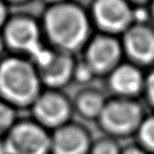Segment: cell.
I'll use <instances>...</instances> for the list:
<instances>
[{"label": "cell", "instance_id": "1", "mask_svg": "<svg viewBox=\"0 0 154 154\" xmlns=\"http://www.w3.org/2000/svg\"><path fill=\"white\" fill-rule=\"evenodd\" d=\"M43 90L34 62L21 55L0 61V98L16 109L32 106Z\"/></svg>", "mask_w": 154, "mask_h": 154}, {"label": "cell", "instance_id": "2", "mask_svg": "<svg viewBox=\"0 0 154 154\" xmlns=\"http://www.w3.org/2000/svg\"><path fill=\"white\" fill-rule=\"evenodd\" d=\"M48 38L58 51L73 54L89 41L90 26L85 12L76 5L58 3L45 17Z\"/></svg>", "mask_w": 154, "mask_h": 154}, {"label": "cell", "instance_id": "3", "mask_svg": "<svg viewBox=\"0 0 154 154\" xmlns=\"http://www.w3.org/2000/svg\"><path fill=\"white\" fill-rule=\"evenodd\" d=\"M145 117L143 107L136 98L114 96L107 99L97 122L107 136L117 139L136 135Z\"/></svg>", "mask_w": 154, "mask_h": 154}, {"label": "cell", "instance_id": "4", "mask_svg": "<svg viewBox=\"0 0 154 154\" xmlns=\"http://www.w3.org/2000/svg\"><path fill=\"white\" fill-rule=\"evenodd\" d=\"M1 141L5 154H51V131L32 117L17 119Z\"/></svg>", "mask_w": 154, "mask_h": 154}, {"label": "cell", "instance_id": "5", "mask_svg": "<svg viewBox=\"0 0 154 154\" xmlns=\"http://www.w3.org/2000/svg\"><path fill=\"white\" fill-rule=\"evenodd\" d=\"M32 118L48 130L53 131L71 122L73 103L61 90L43 88L30 107Z\"/></svg>", "mask_w": 154, "mask_h": 154}, {"label": "cell", "instance_id": "6", "mask_svg": "<svg viewBox=\"0 0 154 154\" xmlns=\"http://www.w3.org/2000/svg\"><path fill=\"white\" fill-rule=\"evenodd\" d=\"M34 62L43 88L61 90L74 79L76 62L73 54L47 49Z\"/></svg>", "mask_w": 154, "mask_h": 154}, {"label": "cell", "instance_id": "7", "mask_svg": "<svg viewBox=\"0 0 154 154\" xmlns=\"http://www.w3.org/2000/svg\"><path fill=\"white\" fill-rule=\"evenodd\" d=\"M2 36L5 47L23 54L32 61L48 49L41 42L38 26L30 18L18 17L8 22Z\"/></svg>", "mask_w": 154, "mask_h": 154}, {"label": "cell", "instance_id": "8", "mask_svg": "<svg viewBox=\"0 0 154 154\" xmlns=\"http://www.w3.org/2000/svg\"><path fill=\"white\" fill-rule=\"evenodd\" d=\"M122 42L112 35L97 36L88 41L85 51L84 61L96 76H108L124 57Z\"/></svg>", "mask_w": 154, "mask_h": 154}, {"label": "cell", "instance_id": "9", "mask_svg": "<svg viewBox=\"0 0 154 154\" xmlns=\"http://www.w3.org/2000/svg\"><path fill=\"white\" fill-rule=\"evenodd\" d=\"M92 143L88 129L72 120L51 131V154H89Z\"/></svg>", "mask_w": 154, "mask_h": 154}, {"label": "cell", "instance_id": "10", "mask_svg": "<svg viewBox=\"0 0 154 154\" xmlns=\"http://www.w3.org/2000/svg\"><path fill=\"white\" fill-rule=\"evenodd\" d=\"M122 47L128 61L143 69L154 64V33L147 26H130L124 34Z\"/></svg>", "mask_w": 154, "mask_h": 154}, {"label": "cell", "instance_id": "11", "mask_svg": "<svg viewBox=\"0 0 154 154\" xmlns=\"http://www.w3.org/2000/svg\"><path fill=\"white\" fill-rule=\"evenodd\" d=\"M107 78L109 88L114 96L136 98L143 92L146 73L143 68L130 61L118 64Z\"/></svg>", "mask_w": 154, "mask_h": 154}, {"label": "cell", "instance_id": "12", "mask_svg": "<svg viewBox=\"0 0 154 154\" xmlns=\"http://www.w3.org/2000/svg\"><path fill=\"white\" fill-rule=\"evenodd\" d=\"M97 24L109 35L126 32L130 28L133 12L125 0H97L94 7Z\"/></svg>", "mask_w": 154, "mask_h": 154}, {"label": "cell", "instance_id": "13", "mask_svg": "<svg viewBox=\"0 0 154 154\" xmlns=\"http://www.w3.org/2000/svg\"><path fill=\"white\" fill-rule=\"evenodd\" d=\"M107 97L95 88H86L77 93L72 100L73 109L87 120H97L107 103Z\"/></svg>", "mask_w": 154, "mask_h": 154}, {"label": "cell", "instance_id": "14", "mask_svg": "<svg viewBox=\"0 0 154 154\" xmlns=\"http://www.w3.org/2000/svg\"><path fill=\"white\" fill-rule=\"evenodd\" d=\"M135 136L138 145L149 154H154V113L146 115Z\"/></svg>", "mask_w": 154, "mask_h": 154}, {"label": "cell", "instance_id": "15", "mask_svg": "<svg viewBox=\"0 0 154 154\" xmlns=\"http://www.w3.org/2000/svg\"><path fill=\"white\" fill-rule=\"evenodd\" d=\"M17 109L0 98V139L17 122Z\"/></svg>", "mask_w": 154, "mask_h": 154}, {"label": "cell", "instance_id": "16", "mask_svg": "<svg viewBox=\"0 0 154 154\" xmlns=\"http://www.w3.org/2000/svg\"><path fill=\"white\" fill-rule=\"evenodd\" d=\"M122 147L115 138L103 136L98 139H93L89 154H120Z\"/></svg>", "mask_w": 154, "mask_h": 154}, {"label": "cell", "instance_id": "17", "mask_svg": "<svg viewBox=\"0 0 154 154\" xmlns=\"http://www.w3.org/2000/svg\"><path fill=\"white\" fill-rule=\"evenodd\" d=\"M94 77V73L87 66V63L84 60L82 62H76L74 71V79L73 80L79 82V84H88Z\"/></svg>", "mask_w": 154, "mask_h": 154}, {"label": "cell", "instance_id": "18", "mask_svg": "<svg viewBox=\"0 0 154 154\" xmlns=\"http://www.w3.org/2000/svg\"><path fill=\"white\" fill-rule=\"evenodd\" d=\"M143 95L145 96L148 105L154 110V66L146 74Z\"/></svg>", "mask_w": 154, "mask_h": 154}, {"label": "cell", "instance_id": "19", "mask_svg": "<svg viewBox=\"0 0 154 154\" xmlns=\"http://www.w3.org/2000/svg\"><path fill=\"white\" fill-rule=\"evenodd\" d=\"M120 154H149L138 143H131L126 147H122Z\"/></svg>", "mask_w": 154, "mask_h": 154}, {"label": "cell", "instance_id": "20", "mask_svg": "<svg viewBox=\"0 0 154 154\" xmlns=\"http://www.w3.org/2000/svg\"><path fill=\"white\" fill-rule=\"evenodd\" d=\"M5 19H7V9L2 1L0 0V28L5 23Z\"/></svg>", "mask_w": 154, "mask_h": 154}, {"label": "cell", "instance_id": "21", "mask_svg": "<svg viewBox=\"0 0 154 154\" xmlns=\"http://www.w3.org/2000/svg\"><path fill=\"white\" fill-rule=\"evenodd\" d=\"M5 48V39H3V36L0 34V54L2 53L3 49Z\"/></svg>", "mask_w": 154, "mask_h": 154}, {"label": "cell", "instance_id": "22", "mask_svg": "<svg viewBox=\"0 0 154 154\" xmlns=\"http://www.w3.org/2000/svg\"><path fill=\"white\" fill-rule=\"evenodd\" d=\"M0 154H5V149H3V145H2V141L0 139Z\"/></svg>", "mask_w": 154, "mask_h": 154}, {"label": "cell", "instance_id": "23", "mask_svg": "<svg viewBox=\"0 0 154 154\" xmlns=\"http://www.w3.org/2000/svg\"><path fill=\"white\" fill-rule=\"evenodd\" d=\"M47 1H51V2H56L58 5V3H61V1H63V0H47Z\"/></svg>", "mask_w": 154, "mask_h": 154}, {"label": "cell", "instance_id": "24", "mask_svg": "<svg viewBox=\"0 0 154 154\" xmlns=\"http://www.w3.org/2000/svg\"><path fill=\"white\" fill-rule=\"evenodd\" d=\"M153 16H154V8H153Z\"/></svg>", "mask_w": 154, "mask_h": 154}]
</instances>
